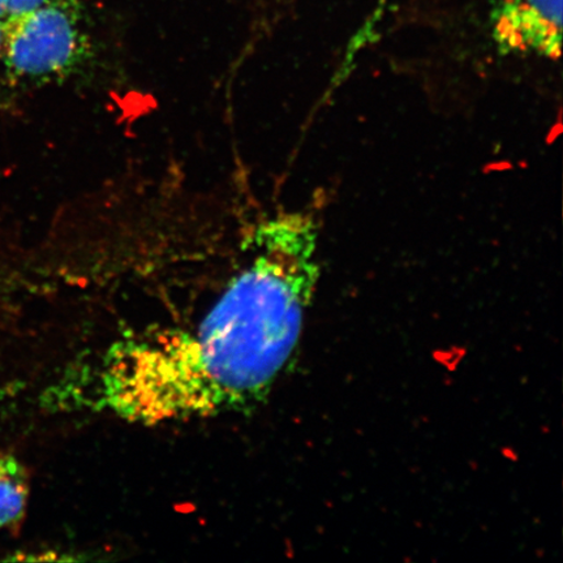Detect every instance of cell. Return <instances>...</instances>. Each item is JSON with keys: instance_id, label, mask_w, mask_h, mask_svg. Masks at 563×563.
<instances>
[{"instance_id": "obj_1", "label": "cell", "mask_w": 563, "mask_h": 563, "mask_svg": "<svg viewBox=\"0 0 563 563\" xmlns=\"http://www.w3.org/2000/svg\"><path fill=\"white\" fill-rule=\"evenodd\" d=\"M252 258L199 323L123 334L56 386L66 406L137 424L250 412L299 346L320 279L319 231L305 213L265 221Z\"/></svg>"}, {"instance_id": "obj_2", "label": "cell", "mask_w": 563, "mask_h": 563, "mask_svg": "<svg viewBox=\"0 0 563 563\" xmlns=\"http://www.w3.org/2000/svg\"><path fill=\"white\" fill-rule=\"evenodd\" d=\"M0 62L12 80L45 82L66 74L87 53L80 11L74 0H51L32 11L7 18Z\"/></svg>"}, {"instance_id": "obj_3", "label": "cell", "mask_w": 563, "mask_h": 563, "mask_svg": "<svg viewBox=\"0 0 563 563\" xmlns=\"http://www.w3.org/2000/svg\"><path fill=\"white\" fill-rule=\"evenodd\" d=\"M490 27L499 54L559 60L562 0H498Z\"/></svg>"}, {"instance_id": "obj_4", "label": "cell", "mask_w": 563, "mask_h": 563, "mask_svg": "<svg viewBox=\"0 0 563 563\" xmlns=\"http://www.w3.org/2000/svg\"><path fill=\"white\" fill-rule=\"evenodd\" d=\"M30 490L24 464L12 454H0V530L23 518Z\"/></svg>"}, {"instance_id": "obj_5", "label": "cell", "mask_w": 563, "mask_h": 563, "mask_svg": "<svg viewBox=\"0 0 563 563\" xmlns=\"http://www.w3.org/2000/svg\"><path fill=\"white\" fill-rule=\"evenodd\" d=\"M51 2V0H3L7 16L20 15Z\"/></svg>"}, {"instance_id": "obj_6", "label": "cell", "mask_w": 563, "mask_h": 563, "mask_svg": "<svg viewBox=\"0 0 563 563\" xmlns=\"http://www.w3.org/2000/svg\"><path fill=\"white\" fill-rule=\"evenodd\" d=\"M9 18L7 16V12L4 9L3 0H0V23H3V21Z\"/></svg>"}, {"instance_id": "obj_7", "label": "cell", "mask_w": 563, "mask_h": 563, "mask_svg": "<svg viewBox=\"0 0 563 563\" xmlns=\"http://www.w3.org/2000/svg\"><path fill=\"white\" fill-rule=\"evenodd\" d=\"M2 44H3V27H2V23H0V55H2Z\"/></svg>"}]
</instances>
